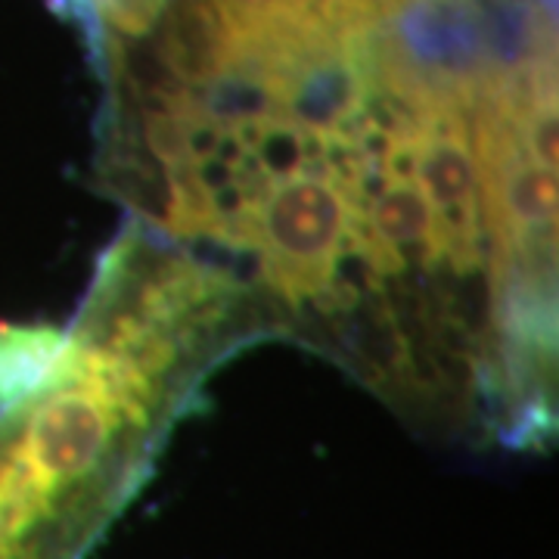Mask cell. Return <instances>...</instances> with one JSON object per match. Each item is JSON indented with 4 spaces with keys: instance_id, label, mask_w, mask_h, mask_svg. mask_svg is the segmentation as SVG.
Wrapping results in <instances>:
<instances>
[{
    "instance_id": "7a4b0ae2",
    "label": "cell",
    "mask_w": 559,
    "mask_h": 559,
    "mask_svg": "<svg viewBox=\"0 0 559 559\" xmlns=\"http://www.w3.org/2000/svg\"><path fill=\"white\" fill-rule=\"evenodd\" d=\"M252 224L280 289L318 293L348 242V193L333 175L293 171L274 183Z\"/></svg>"
},
{
    "instance_id": "277c9868",
    "label": "cell",
    "mask_w": 559,
    "mask_h": 559,
    "mask_svg": "<svg viewBox=\"0 0 559 559\" xmlns=\"http://www.w3.org/2000/svg\"><path fill=\"white\" fill-rule=\"evenodd\" d=\"M81 345L50 326L0 323V407L75 385Z\"/></svg>"
},
{
    "instance_id": "3957f363",
    "label": "cell",
    "mask_w": 559,
    "mask_h": 559,
    "mask_svg": "<svg viewBox=\"0 0 559 559\" xmlns=\"http://www.w3.org/2000/svg\"><path fill=\"white\" fill-rule=\"evenodd\" d=\"M414 156V183L429 200L432 212L439 215L448 252L454 259L476 255V218H479V171L476 153L463 131L460 116L448 106H436L426 119L419 134L411 138Z\"/></svg>"
},
{
    "instance_id": "5b68a950",
    "label": "cell",
    "mask_w": 559,
    "mask_h": 559,
    "mask_svg": "<svg viewBox=\"0 0 559 559\" xmlns=\"http://www.w3.org/2000/svg\"><path fill=\"white\" fill-rule=\"evenodd\" d=\"M367 224L373 246L399 264L401 259H436L448 252L439 215L407 175L389 180L373 197Z\"/></svg>"
},
{
    "instance_id": "6da1fadb",
    "label": "cell",
    "mask_w": 559,
    "mask_h": 559,
    "mask_svg": "<svg viewBox=\"0 0 559 559\" xmlns=\"http://www.w3.org/2000/svg\"><path fill=\"white\" fill-rule=\"evenodd\" d=\"M124 419L119 407L94 389L62 385L32 404L20 429L3 441L32 479L75 513L79 495H87L91 481L97 479Z\"/></svg>"
}]
</instances>
